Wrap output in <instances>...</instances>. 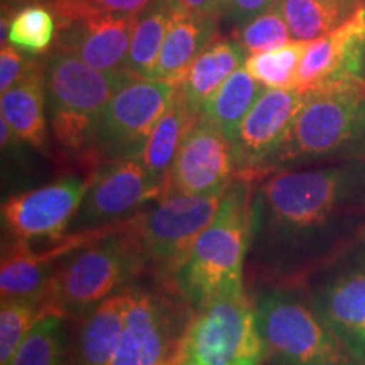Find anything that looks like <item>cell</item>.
<instances>
[{"label":"cell","instance_id":"6da1fadb","mask_svg":"<svg viewBox=\"0 0 365 365\" xmlns=\"http://www.w3.org/2000/svg\"><path fill=\"white\" fill-rule=\"evenodd\" d=\"M249 282L303 284L365 242V159L276 170L252 182Z\"/></svg>","mask_w":365,"mask_h":365},{"label":"cell","instance_id":"7a4b0ae2","mask_svg":"<svg viewBox=\"0 0 365 365\" xmlns=\"http://www.w3.org/2000/svg\"><path fill=\"white\" fill-rule=\"evenodd\" d=\"M365 159V80L330 81L307 91L272 171ZM271 171V173H272Z\"/></svg>","mask_w":365,"mask_h":365},{"label":"cell","instance_id":"3957f363","mask_svg":"<svg viewBox=\"0 0 365 365\" xmlns=\"http://www.w3.org/2000/svg\"><path fill=\"white\" fill-rule=\"evenodd\" d=\"M252 182L235 178L225 190L215 217L195 240L175 277V287L198 309L218 296L244 289L250 247Z\"/></svg>","mask_w":365,"mask_h":365},{"label":"cell","instance_id":"277c9868","mask_svg":"<svg viewBox=\"0 0 365 365\" xmlns=\"http://www.w3.org/2000/svg\"><path fill=\"white\" fill-rule=\"evenodd\" d=\"M49 127L65 150L78 153L90 166L95 132L103 108L134 76L102 71L75 54L53 48L43 59Z\"/></svg>","mask_w":365,"mask_h":365},{"label":"cell","instance_id":"5b68a950","mask_svg":"<svg viewBox=\"0 0 365 365\" xmlns=\"http://www.w3.org/2000/svg\"><path fill=\"white\" fill-rule=\"evenodd\" d=\"M222 196H164L158 200L156 207L139 210L122 222L120 232L135 250L144 272L154 274L164 286L175 287L181 264L215 217Z\"/></svg>","mask_w":365,"mask_h":365},{"label":"cell","instance_id":"8992f818","mask_svg":"<svg viewBox=\"0 0 365 365\" xmlns=\"http://www.w3.org/2000/svg\"><path fill=\"white\" fill-rule=\"evenodd\" d=\"M91 240L59 259L49 279L43 303L44 317H68L83 313L100 301L125 287L132 277L144 272L129 240L120 232Z\"/></svg>","mask_w":365,"mask_h":365},{"label":"cell","instance_id":"52a82bcc","mask_svg":"<svg viewBox=\"0 0 365 365\" xmlns=\"http://www.w3.org/2000/svg\"><path fill=\"white\" fill-rule=\"evenodd\" d=\"M255 317L264 359L272 365H357L309 303L291 289L267 287L255 301Z\"/></svg>","mask_w":365,"mask_h":365},{"label":"cell","instance_id":"ba28073f","mask_svg":"<svg viewBox=\"0 0 365 365\" xmlns=\"http://www.w3.org/2000/svg\"><path fill=\"white\" fill-rule=\"evenodd\" d=\"M176 360L180 365H262L255 303L244 289L195 309Z\"/></svg>","mask_w":365,"mask_h":365},{"label":"cell","instance_id":"9c48e42d","mask_svg":"<svg viewBox=\"0 0 365 365\" xmlns=\"http://www.w3.org/2000/svg\"><path fill=\"white\" fill-rule=\"evenodd\" d=\"M180 83L164 80H130L103 108L91 159L95 166L120 159L140 158L150 132L168 110Z\"/></svg>","mask_w":365,"mask_h":365},{"label":"cell","instance_id":"30bf717a","mask_svg":"<svg viewBox=\"0 0 365 365\" xmlns=\"http://www.w3.org/2000/svg\"><path fill=\"white\" fill-rule=\"evenodd\" d=\"M129 289V308L110 365H163L176 359L193 308L176 289L170 294Z\"/></svg>","mask_w":365,"mask_h":365},{"label":"cell","instance_id":"8fae6325","mask_svg":"<svg viewBox=\"0 0 365 365\" xmlns=\"http://www.w3.org/2000/svg\"><path fill=\"white\" fill-rule=\"evenodd\" d=\"M304 98L299 88H267L259 97L232 139L235 178L254 182L272 171Z\"/></svg>","mask_w":365,"mask_h":365},{"label":"cell","instance_id":"7c38bea8","mask_svg":"<svg viewBox=\"0 0 365 365\" xmlns=\"http://www.w3.org/2000/svg\"><path fill=\"white\" fill-rule=\"evenodd\" d=\"M344 257V255H341ZM336 259L314 286L309 307L357 364L365 354V242Z\"/></svg>","mask_w":365,"mask_h":365},{"label":"cell","instance_id":"4fadbf2b","mask_svg":"<svg viewBox=\"0 0 365 365\" xmlns=\"http://www.w3.org/2000/svg\"><path fill=\"white\" fill-rule=\"evenodd\" d=\"M161 195L163 190L150 180L140 158L102 163L90 176L88 190L71 227L81 232L115 225Z\"/></svg>","mask_w":365,"mask_h":365},{"label":"cell","instance_id":"5bb4252c","mask_svg":"<svg viewBox=\"0 0 365 365\" xmlns=\"http://www.w3.org/2000/svg\"><path fill=\"white\" fill-rule=\"evenodd\" d=\"M88 181L90 178L68 176L9 196L2 203V225L9 239L61 240L83 202Z\"/></svg>","mask_w":365,"mask_h":365},{"label":"cell","instance_id":"9a60e30c","mask_svg":"<svg viewBox=\"0 0 365 365\" xmlns=\"http://www.w3.org/2000/svg\"><path fill=\"white\" fill-rule=\"evenodd\" d=\"M234 180L230 139L198 118L182 139L161 198L170 195H223Z\"/></svg>","mask_w":365,"mask_h":365},{"label":"cell","instance_id":"2e32d148","mask_svg":"<svg viewBox=\"0 0 365 365\" xmlns=\"http://www.w3.org/2000/svg\"><path fill=\"white\" fill-rule=\"evenodd\" d=\"M365 68V4L346 19L308 43L301 59L296 88L308 91L323 83L362 76Z\"/></svg>","mask_w":365,"mask_h":365},{"label":"cell","instance_id":"e0dca14e","mask_svg":"<svg viewBox=\"0 0 365 365\" xmlns=\"http://www.w3.org/2000/svg\"><path fill=\"white\" fill-rule=\"evenodd\" d=\"M135 16L90 14L56 27L53 48L63 49L102 71H127Z\"/></svg>","mask_w":365,"mask_h":365},{"label":"cell","instance_id":"ac0fdd59","mask_svg":"<svg viewBox=\"0 0 365 365\" xmlns=\"http://www.w3.org/2000/svg\"><path fill=\"white\" fill-rule=\"evenodd\" d=\"M129 301L130 289L127 287L83 312L65 344V365H110Z\"/></svg>","mask_w":365,"mask_h":365},{"label":"cell","instance_id":"d6986e66","mask_svg":"<svg viewBox=\"0 0 365 365\" xmlns=\"http://www.w3.org/2000/svg\"><path fill=\"white\" fill-rule=\"evenodd\" d=\"M218 17L180 7L164 38L153 80L180 83L191 63L218 36Z\"/></svg>","mask_w":365,"mask_h":365},{"label":"cell","instance_id":"ffe728a7","mask_svg":"<svg viewBox=\"0 0 365 365\" xmlns=\"http://www.w3.org/2000/svg\"><path fill=\"white\" fill-rule=\"evenodd\" d=\"M46 105L48 98H46L43 61L36 63L16 85L4 91L0 97L2 118H6L21 143L33 148H43L48 139Z\"/></svg>","mask_w":365,"mask_h":365},{"label":"cell","instance_id":"44dd1931","mask_svg":"<svg viewBox=\"0 0 365 365\" xmlns=\"http://www.w3.org/2000/svg\"><path fill=\"white\" fill-rule=\"evenodd\" d=\"M54 261L46 252H36L26 240L11 239L2 249L0 291L2 299L33 303L43 312ZM44 314V313H43Z\"/></svg>","mask_w":365,"mask_h":365},{"label":"cell","instance_id":"7402d4cb","mask_svg":"<svg viewBox=\"0 0 365 365\" xmlns=\"http://www.w3.org/2000/svg\"><path fill=\"white\" fill-rule=\"evenodd\" d=\"M245 49L237 39H217L191 63L180 81V91L196 115L203 105L245 63Z\"/></svg>","mask_w":365,"mask_h":365},{"label":"cell","instance_id":"603a6c76","mask_svg":"<svg viewBox=\"0 0 365 365\" xmlns=\"http://www.w3.org/2000/svg\"><path fill=\"white\" fill-rule=\"evenodd\" d=\"M198 118L200 115H196L188 107V103L182 98L180 86H178L175 98L150 132L143 154H140V161H143L149 178L163 190V193L182 139Z\"/></svg>","mask_w":365,"mask_h":365},{"label":"cell","instance_id":"cb8c5ba5","mask_svg":"<svg viewBox=\"0 0 365 365\" xmlns=\"http://www.w3.org/2000/svg\"><path fill=\"white\" fill-rule=\"evenodd\" d=\"M180 7L178 0H153L135 16L125 66L134 78L153 80L164 38Z\"/></svg>","mask_w":365,"mask_h":365},{"label":"cell","instance_id":"d4e9b609","mask_svg":"<svg viewBox=\"0 0 365 365\" xmlns=\"http://www.w3.org/2000/svg\"><path fill=\"white\" fill-rule=\"evenodd\" d=\"M266 90L267 86L255 80L245 68H239L203 105L200 118L232 143L242 120Z\"/></svg>","mask_w":365,"mask_h":365},{"label":"cell","instance_id":"484cf974","mask_svg":"<svg viewBox=\"0 0 365 365\" xmlns=\"http://www.w3.org/2000/svg\"><path fill=\"white\" fill-rule=\"evenodd\" d=\"M362 2L355 0H279L277 7L294 41H313L340 26Z\"/></svg>","mask_w":365,"mask_h":365},{"label":"cell","instance_id":"4316f807","mask_svg":"<svg viewBox=\"0 0 365 365\" xmlns=\"http://www.w3.org/2000/svg\"><path fill=\"white\" fill-rule=\"evenodd\" d=\"M309 41H294L245 59L244 68L267 88H296V75Z\"/></svg>","mask_w":365,"mask_h":365},{"label":"cell","instance_id":"83f0119b","mask_svg":"<svg viewBox=\"0 0 365 365\" xmlns=\"http://www.w3.org/2000/svg\"><path fill=\"white\" fill-rule=\"evenodd\" d=\"M65 335L61 317L41 318L22 341L11 365H65Z\"/></svg>","mask_w":365,"mask_h":365},{"label":"cell","instance_id":"f1b7e54d","mask_svg":"<svg viewBox=\"0 0 365 365\" xmlns=\"http://www.w3.org/2000/svg\"><path fill=\"white\" fill-rule=\"evenodd\" d=\"M7 39L29 54L48 51L56 39V19L46 6H27L12 17Z\"/></svg>","mask_w":365,"mask_h":365},{"label":"cell","instance_id":"f546056e","mask_svg":"<svg viewBox=\"0 0 365 365\" xmlns=\"http://www.w3.org/2000/svg\"><path fill=\"white\" fill-rule=\"evenodd\" d=\"M44 314L33 303L2 299L0 303V365H11L22 341Z\"/></svg>","mask_w":365,"mask_h":365},{"label":"cell","instance_id":"4dcf8cb0","mask_svg":"<svg viewBox=\"0 0 365 365\" xmlns=\"http://www.w3.org/2000/svg\"><path fill=\"white\" fill-rule=\"evenodd\" d=\"M240 44L244 46L245 53L257 54L271 49L281 48L291 43V33L279 7L269 9L255 19L247 22L240 29Z\"/></svg>","mask_w":365,"mask_h":365},{"label":"cell","instance_id":"1f68e13d","mask_svg":"<svg viewBox=\"0 0 365 365\" xmlns=\"http://www.w3.org/2000/svg\"><path fill=\"white\" fill-rule=\"evenodd\" d=\"M153 0H49L46 7L53 12L56 27L90 14H124L137 16Z\"/></svg>","mask_w":365,"mask_h":365},{"label":"cell","instance_id":"d6a6232c","mask_svg":"<svg viewBox=\"0 0 365 365\" xmlns=\"http://www.w3.org/2000/svg\"><path fill=\"white\" fill-rule=\"evenodd\" d=\"M38 59L21 53L16 46L4 44L0 51V91H7L33 68Z\"/></svg>","mask_w":365,"mask_h":365},{"label":"cell","instance_id":"836d02e7","mask_svg":"<svg viewBox=\"0 0 365 365\" xmlns=\"http://www.w3.org/2000/svg\"><path fill=\"white\" fill-rule=\"evenodd\" d=\"M279 0H225V9L232 26L242 29L247 22L255 19L261 14L267 12L269 9L276 7Z\"/></svg>","mask_w":365,"mask_h":365},{"label":"cell","instance_id":"e575fe53","mask_svg":"<svg viewBox=\"0 0 365 365\" xmlns=\"http://www.w3.org/2000/svg\"><path fill=\"white\" fill-rule=\"evenodd\" d=\"M178 2L191 12L210 14V16H222L225 9V0H178Z\"/></svg>","mask_w":365,"mask_h":365},{"label":"cell","instance_id":"d590c367","mask_svg":"<svg viewBox=\"0 0 365 365\" xmlns=\"http://www.w3.org/2000/svg\"><path fill=\"white\" fill-rule=\"evenodd\" d=\"M49 0H2V12L14 17L27 6H46Z\"/></svg>","mask_w":365,"mask_h":365},{"label":"cell","instance_id":"8d00e7d4","mask_svg":"<svg viewBox=\"0 0 365 365\" xmlns=\"http://www.w3.org/2000/svg\"><path fill=\"white\" fill-rule=\"evenodd\" d=\"M163 365H180V362H178L176 359H171V360H168V362L163 364Z\"/></svg>","mask_w":365,"mask_h":365},{"label":"cell","instance_id":"74e56055","mask_svg":"<svg viewBox=\"0 0 365 365\" xmlns=\"http://www.w3.org/2000/svg\"><path fill=\"white\" fill-rule=\"evenodd\" d=\"M355 2H364V0H355Z\"/></svg>","mask_w":365,"mask_h":365},{"label":"cell","instance_id":"f35d334b","mask_svg":"<svg viewBox=\"0 0 365 365\" xmlns=\"http://www.w3.org/2000/svg\"><path fill=\"white\" fill-rule=\"evenodd\" d=\"M364 364H365V354H364Z\"/></svg>","mask_w":365,"mask_h":365}]
</instances>
